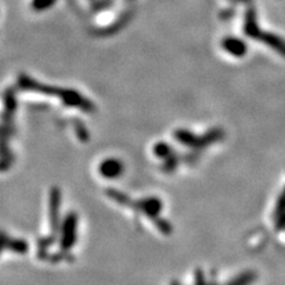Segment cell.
Masks as SVG:
<instances>
[{"label": "cell", "instance_id": "6da1fadb", "mask_svg": "<svg viewBox=\"0 0 285 285\" xmlns=\"http://www.w3.org/2000/svg\"><path fill=\"white\" fill-rule=\"evenodd\" d=\"M264 41L270 45L272 49H275L281 55L285 56V41L282 39L279 36L272 35V33H266L264 35Z\"/></svg>", "mask_w": 285, "mask_h": 285}]
</instances>
